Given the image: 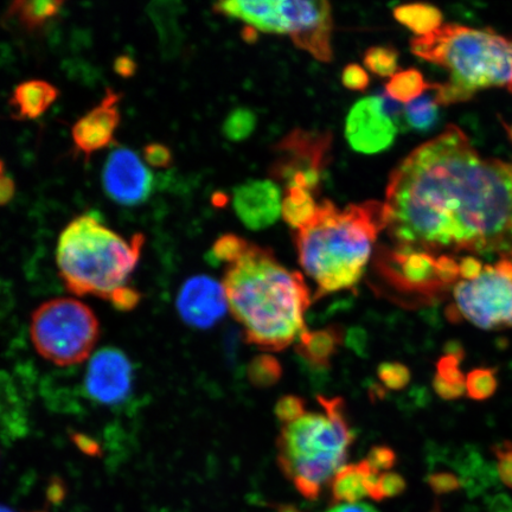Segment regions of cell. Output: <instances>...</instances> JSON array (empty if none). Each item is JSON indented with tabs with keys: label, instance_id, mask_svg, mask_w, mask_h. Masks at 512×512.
<instances>
[{
	"label": "cell",
	"instance_id": "1",
	"mask_svg": "<svg viewBox=\"0 0 512 512\" xmlns=\"http://www.w3.org/2000/svg\"><path fill=\"white\" fill-rule=\"evenodd\" d=\"M384 215L396 245L511 254L512 163L483 158L448 125L390 174Z\"/></svg>",
	"mask_w": 512,
	"mask_h": 512
},
{
	"label": "cell",
	"instance_id": "2",
	"mask_svg": "<svg viewBox=\"0 0 512 512\" xmlns=\"http://www.w3.org/2000/svg\"><path fill=\"white\" fill-rule=\"evenodd\" d=\"M228 305L249 344L281 351L306 331L311 294L303 275L287 270L268 248L249 245L223 279Z\"/></svg>",
	"mask_w": 512,
	"mask_h": 512
},
{
	"label": "cell",
	"instance_id": "3",
	"mask_svg": "<svg viewBox=\"0 0 512 512\" xmlns=\"http://www.w3.org/2000/svg\"><path fill=\"white\" fill-rule=\"evenodd\" d=\"M384 203L368 201L344 209L325 200L297 230L299 264L317 285V296L350 290L361 280L373 246L386 229Z\"/></svg>",
	"mask_w": 512,
	"mask_h": 512
},
{
	"label": "cell",
	"instance_id": "4",
	"mask_svg": "<svg viewBox=\"0 0 512 512\" xmlns=\"http://www.w3.org/2000/svg\"><path fill=\"white\" fill-rule=\"evenodd\" d=\"M145 236L125 239L102 223L95 213L82 214L67 224L57 242L56 262L64 286L76 296H93L119 311H132L142 293L128 285L142 256Z\"/></svg>",
	"mask_w": 512,
	"mask_h": 512
},
{
	"label": "cell",
	"instance_id": "5",
	"mask_svg": "<svg viewBox=\"0 0 512 512\" xmlns=\"http://www.w3.org/2000/svg\"><path fill=\"white\" fill-rule=\"evenodd\" d=\"M324 413H306L284 425L277 440L278 464L300 495L315 501L345 466L354 431L344 401L318 396Z\"/></svg>",
	"mask_w": 512,
	"mask_h": 512
},
{
	"label": "cell",
	"instance_id": "6",
	"mask_svg": "<svg viewBox=\"0 0 512 512\" xmlns=\"http://www.w3.org/2000/svg\"><path fill=\"white\" fill-rule=\"evenodd\" d=\"M411 50L420 59L450 72V81L476 93L499 87L512 93V41L492 29L446 24L416 36Z\"/></svg>",
	"mask_w": 512,
	"mask_h": 512
},
{
	"label": "cell",
	"instance_id": "7",
	"mask_svg": "<svg viewBox=\"0 0 512 512\" xmlns=\"http://www.w3.org/2000/svg\"><path fill=\"white\" fill-rule=\"evenodd\" d=\"M100 334L98 317L79 299H51L32 312V344L55 366L72 367L89 360Z\"/></svg>",
	"mask_w": 512,
	"mask_h": 512
},
{
	"label": "cell",
	"instance_id": "8",
	"mask_svg": "<svg viewBox=\"0 0 512 512\" xmlns=\"http://www.w3.org/2000/svg\"><path fill=\"white\" fill-rule=\"evenodd\" d=\"M331 152V132L296 128L275 145L270 175L285 189L299 188L317 194L331 162Z\"/></svg>",
	"mask_w": 512,
	"mask_h": 512
},
{
	"label": "cell",
	"instance_id": "9",
	"mask_svg": "<svg viewBox=\"0 0 512 512\" xmlns=\"http://www.w3.org/2000/svg\"><path fill=\"white\" fill-rule=\"evenodd\" d=\"M458 310L480 329L512 328V281L485 266L480 277L454 287Z\"/></svg>",
	"mask_w": 512,
	"mask_h": 512
},
{
	"label": "cell",
	"instance_id": "10",
	"mask_svg": "<svg viewBox=\"0 0 512 512\" xmlns=\"http://www.w3.org/2000/svg\"><path fill=\"white\" fill-rule=\"evenodd\" d=\"M376 267L390 286L408 296L428 300L447 290L439 279L437 258L424 248L407 245L381 247L377 252Z\"/></svg>",
	"mask_w": 512,
	"mask_h": 512
},
{
	"label": "cell",
	"instance_id": "11",
	"mask_svg": "<svg viewBox=\"0 0 512 512\" xmlns=\"http://www.w3.org/2000/svg\"><path fill=\"white\" fill-rule=\"evenodd\" d=\"M283 34L290 35L294 46L322 62L332 60V10L329 2H279Z\"/></svg>",
	"mask_w": 512,
	"mask_h": 512
},
{
	"label": "cell",
	"instance_id": "12",
	"mask_svg": "<svg viewBox=\"0 0 512 512\" xmlns=\"http://www.w3.org/2000/svg\"><path fill=\"white\" fill-rule=\"evenodd\" d=\"M102 185L113 202L124 207H138L151 197L155 178L136 152L119 147L106 160Z\"/></svg>",
	"mask_w": 512,
	"mask_h": 512
},
{
	"label": "cell",
	"instance_id": "13",
	"mask_svg": "<svg viewBox=\"0 0 512 512\" xmlns=\"http://www.w3.org/2000/svg\"><path fill=\"white\" fill-rule=\"evenodd\" d=\"M133 366L124 351L102 348L89 358L85 376L86 393L104 406H117L131 395Z\"/></svg>",
	"mask_w": 512,
	"mask_h": 512
},
{
	"label": "cell",
	"instance_id": "14",
	"mask_svg": "<svg viewBox=\"0 0 512 512\" xmlns=\"http://www.w3.org/2000/svg\"><path fill=\"white\" fill-rule=\"evenodd\" d=\"M398 125L384 113L377 96L362 99L352 107L345 126V136L352 149L374 155L394 143Z\"/></svg>",
	"mask_w": 512,
	"mask_h": 512
},
{
	"label": "cell",
	"instance_id": "15",
	"mask_svg": "<svg viewBox=\"0 0 512 512\" xmlns=\"http://www.w3.org/2000/svg\"><path fill=\"white\" fill-rule=\"evenodd\" d=\"M228 299L223 284L208 275H195L185 281L177 298V309L184 323L206 330L226 315Z\"/></svg>",
	"mask_w": 512,
	"mask_h": 512
},
{
	"label": "cell",
	"instance_id": "16",
	"mask_svg": "<svg viewBox=\"0 0 512 512\" xmlns=\"http://www.w3.org/2000/svg\"><path fill=\"white\" fill-rule=\"evenodd\" d=\"M121 95L108 88L104 98L83 115L72 127L76 152L89 158L115 142V133L121 123Z\"/></svg>",
	"mask_w": 512,
	"mask_h": 512
},
{
	"label": "cell",
	"instance_id": "17",
	"mask_svg": "<svg viewBox=\"0 0 512 512\" xmlns=\"http://www.w3.org/2000/svg\"><path fill=\"white\" fill-rule=\"evenodd\" d=\"M281 194L272 181H251L234 192V209L243 224L252 230L272 226L281 214Z\"/></svg>",
	"mask_w": 512,
	"mask_h": 512
},
{
	"label": "cell",
	"instance_id": "18",
	"mask_svg": "<svg viewBox=\"0 0 512 512\" xmlns=\"http://www.w3.org/2000/svg\"><path fill=\"white\" fill-rule=\"evenodd\" d=\"M60 89L44 80L19 83L12 92L10 107L16 120H35L46 114L59 99Z\"/></svg>",
	"mask_w": 512,
	"mask_h": 512
},
{
	"label": "cell",
	"instance_id": "19",
	"mask_svg": "<svg viewBox=\"0 0 512 512\" xmlns=\"http://www.w3.org/2000/svg\"><path fill=\"white\" fill-rule=\"evenodd\" d=\"M214 11L227 17L238 18L252 25L253 29L268 34H283V23L279 0L270 2H221L214 5Z\"/></svg>",
	"mask_w": 512,
	"mask_h": 512
},
{
	"label": "cell",
	"instance_id": "20",
	"mask_svg": "<svg viewBox=\"0 0 512 512\" xmlns=\"http://www.w3.org/2000/svg\"><path fill=\"white\" fill-rule=\"evenodd\" d=\"M344 332L339 325L316 331H305L298 339L296 350L310 366L329 368L332 357L343 343Z\"/></svg>",
	"mask_w": 512,
	"mask_h": 512
},
{
	"label": "cell",
	"instance_id": "21",
	"mask_svg": "<svg viewBox=\"0 0 512 512\" xmlns=\"http://www.w3.org/2000/svg\"><path fill=\"white\" fill-rule=\"evenodd\" d=\"M373 469L366 460L345 465L330 482L331 502L335 505L360 503L368 496L367 483Z\"/></svg>",
	"mask_w": 512,
	"mask_h": 512
},
{
	"label": "cell",
	"instance_id": "22",
	"mask_svg": "<svg viewBox=\"0 0 512 512\" xmlns=\"http://www.w3.org/2000/svg\"><path fill=\"white\" fill-rule=\"evenodd\" d=\"M61 0H17L9 6L6 17L16 19L29 32L46 29L61 14Z\"/></svg>",
	"mask_w": 512,
	"mask_h": 512
},
{
	"label": "cell",
	"instance_id": "23",
	"mask_svg": "<svg viewBox=\"0 0 512 512\" xmlns=\"http://www.w3.org/2000/svg\"><path fill=\"white\" fill-rule=\"evenodd\" d=\"M396 21L415 32L418 36H426L443 27V14L430 4H406L394 10Z\"/></svg>",
	"mask_w": 512,
	"mask_h": 512
},
{
	"label": "cell",
	"instance_id": "24",
	"mask_svg": "<svg viewBox=\"0 0 512 512\" xmlns=\"http://www.w3.org/2000/svg\"><path fill=\"white\" fill-rule=\"evenodd\" d=\"M318 204L311 192L299 189H285V197L281 203V214L288 226L297 230L309 223L316 215Z\"/></svg>",
	"mask_w": 512,
	"mask_h": 512
},
{
	"label": "cell",
	"instance_id": "25",
	"mask_svg": "<svg viewBox=\"0 0 512 512\" xmlns=\"http://www.w3.org/2000/svg\"><path fill=\"white\" fill-rule=\"evenodd\" d=\"M430 88V83L425 81L424 75L418 69H408L395 74L390 79L386 92L396 101L408 102L419 98L426 89Z\"/></svg>",
	"mask_w": 512,
	"mask_h": 512
},
{
	"label": "cell",
	"instance_id": "26",
	"mask_svg": "<svg viewBox=\"0 0 512 512\" xmlns=\"http://www.w3.org/2000/svg\"><path fill=\"white\" fill-rule=\"evenodd\" d=\"M439 105L434 95L424 94L409 102L405 108L406 124L418 132H427L437 124Z\"/></svg>",
	"mask_w": 512,
	"mask_h": 512
},
{
	"label": "cell",
	"instance_id": "27",
	"mask_svg": "<svg viewBox=\"0 0 512 512\" xmlns=\"http://www.w3.org/2000/svg\"><path fill=\"white\" fill-rule=\"evenodd\" d=\"M247 376L253 386L270 388L281 380L283 367L277 358L271 355H259L248 364Z\"/></svg>",
	"mask_w": 512,
	"mask_h": 512
},
{
	"label": "cell",
	"instance_id": "28",
	"mask_svg": "<svg viewBox=\"0 0 512 512\" xmlns=\"http://www.w3.org/2000/svg\"><path fill=\"white\" fill-rule=\"evenodd\" d=\"M251 242L240 238L238 235L226 234L220 236L209 252V262L213 265H221L226 262L228 266L238 261L246 253Z\"/></svg>",
	"mask_w": 512,
	"mask_h": 512
},
{
	"label": "cell",
	"instance_id": "29",
	"mask_svg": "<svg viewBox=\"0 0 512 512\" xmlns=\"http://www.w3.org/2000/svg\"><path fill=\"white\" fill-rule=\"evenodd\" d=\"M497 389V370L494 368H476L466 376V392L472 400H488Z\"/></svg>",
	"mask_w": 512,
	"mask_h": 512
},
{
	"label": "cell",
	"instance_id": "30",
	"mask_svg": "<svg viewBox=\"0 0 512 512\" xmlns=\"http://www.w3.org/2000/svg\"><path fill=\"white\" fill-rule=\"evenodd\" d=\"M256 128V115L248 108H236L228 114L222 126L224 137L242 142L251 137Z\"/></svg>",
	"mask_w": 512,
	"mask_h": 512
},
{
	"label": "cell",
	"instance_id": "31",
	"mask_svg": "<svg viewBox=\"0 0 512 512\" xmlns=\"http://www.w3.org/2000/svg\"><path fill=\"white\" fill-rule=\"evenodd\" d=\"M364 64L375 75L393 78L400 68L399 51L393 47H371L364 54Z\"/></svg>",
	"mask_w": 512,
	"mask_h": 512
},
{
	"label": "cell",
	"instance_id": "32",
	"mask_svg": "<svg viewBox=\"0 0 512 512\" xmlns=\"http://www.w3.org/2000/svg\"><path fill=\"white\" fill-rule=\"evenodd\" d=\"M377 375L384 386L392 390L405 389L411 382V370L399 362L382 363Z\"/></svg>",
	"mask_w": 512,
	"mask_h": 512
},
{
	"label": "cell",
	"instance_id": "33",
	"mask_svg": "<svg viewBox=\"0 0 512 512\" xmlns=\"http://www.w3.org/2000/svg\"><path fill=\"white\" fill-rule=\"evenodd\" d=\"M434 91V99L437 101L439 106H450L454 104H460V102H466L473 98V94L467 89L456 85V83L448 80L444 83H435L431 85Z\"/></svg>",
	"mask_w": 512,
	"mask_h": 512
},
{
	"label": "cell",
	"instance_id": "34",
	"mask_svg": "<svg viewBox=\"0 0 512 512\" xmlns=\"http://www.w3.org/2000/svg\"><path fill=\"white\" fill-rule=\"evenodd\" d=\"M464 360L463 357L454 354H445L440 357L437 363V374L439 379L446 383L456 384V386H466V377L460 370V363Z\"/></svg>",
	"mask_w": 512,
	"mask_h": 512
},
{
	"label": "cell",
	"instance_id": "35",
	"mask_svg": "<svg viewBox=\"0 0 512 512\" xmlns=\"http://www.w3.org/2000/svg\"><path fill=\"white\" fill-rule=\"evenodd\" d=\"M305 414V400L297 395L283 396L275 406V415L284 425L292 424Z\"/></svg>",
	"mask_w": 512,
	"mask_h": 512
},
{
	"label": "cell",
	"instance_id": "36",
	"mask_svg": "<svg viewBox=\"0 0 512 512\" xmlns=\"http://www.w3.org/2000/svg\"><path fill=\"white\" fill-rule=\"evenodd\" d=\"M145 162L153 168L168 169L174 164V153L162 143H150L143 150Z\"/></svg>",
	"mask_w": 512,
	"mask_h": 512
},
{
	"label": "cell",
	"instance_id": "37",
	"mask_svg": "<svg viewBox=\"0 0 512 512\" xmlns=\"http://www.w3.org/2000/svg\"><path fill=\"white\" fill-rule=\"evenodd\" d=\"M407 483L399 473L383 472L379 477V485H377V492H379V502L387 498H393L405 492Z\"/></svg>",
	"mask_w": 512,
	"mask_h": 512
},
{
	"label": "cell",
	"instance_id": "38",
	"mask_svg": "<svg viewBox=\"0 0 512 512\" xmlns=\"http://www.w3.org/2000/svg\"><path fill=\"white\" fill-rule=\"evenodd\" d=\"M497 471L502 482L512 489V441L505 440L494 446Z\"/></svg>",
	"mask_w": 512,
	"mask_h": 512
},
{
	"label": "cell",
	"instance_id": "39",
	"mask_svg": "<svg viewBox=\"0 0 512 512\" xmlns=\"http://www.w3.org/2000/svg\"><path fill=\"white\" fill-rule=\"evenodd\" d=\"M364 460L375 472L383 473L392 470L398 458L389 446H374Z\"/></svg>",
	"mask_w": 512,
	"mask_h": 512
},
{
	"label": "cell",
	"instance_id": "40",
	"mask_svg": "<svg viewBox=\"0 0 512 512\" xmlns=\"http://www.w3.org/2000/svg\"><path fill=\"white\" fill-rule=\"evenodd\" d=\"M342 82L350 91L363 92L369 86L370 78L366 70L356 63L348 64L342 74Z\"/></svg>",
	"mask_w": 512,
	"mask_h": 512
},
{
	"label": "cell",
	"instance_id": "41",
	"mask_svg": "<svg viewBox=\"0 0 512 512\" xmlns=\"http://www.w3.org/2000/svg\"><path fill=\"white\" fill-rule=\"evenodd\" d=\"M437 271L441 283L447 288L456 284L460 275L459 264L450 255L438 256Z\"/></svg>",
	"mask_w": 512,
	"mask_h": 512
},
{
	"label": "cell",
	"instance_id": "42",
	"mask_svg": "<svg viewBox=\"0 0 512 512\" xmlns=\"http://www.w3.org/2000/svg\"><path fill=\"white\" fill-rule=\"evenodd\" d=\"M427 482L435 494H448V492L458 490L460 486L458 478L447 472L433 473L428 476Z\"/></svg>",
	"mask_w": 512,
	"mask_h": 512
},
{
	"label": "cell",
	"instance_id": "43",
	"mask_svg": "<svg viewBox=\"0 0 512 512\" xmlns=\"http://www.w3.org/2000/svg\"><path fill=\"white\" fill-rule=\"evenodd\" d=\"M16 189L15 179L8 174L5 163L0 159V207L14 200Z\"/></svg>",
	"mask_w": 512,
	"mask_h": 512
},
{
	"label": "cell",
	"instance_id": "44",
	"mask_svg": "<svg viewBox=\"0 0 512 512\" xmlns=\"http://www.w3.org/2000/svg\"><path fill=\"white\" fill-rule=\"evenodd\" d=\"M433 388L435 393L444 400H456L462 398L466 392V386H456V384L446 383L439 379L438 376H434Z\"/></svg>",
	"mask_w": 512,
	"mask_h": 512
},
{
	"label": "cell",
	"instance_id": "45",
	"mask_svg": "<svg viewBox=\"0 0 512 512\" xmlns=\"http://www.w3.org/2000/svg\"><path fill=\"white\" fill-rule=\"evenodd\" d=\"M460 277L465 281H473L480 277L484 272L482 261L475 258V256H465L460 260L459 264Z\"/></svg>",
	"mask_w": 512,
	"mask_h": 512
},
{
	"label": "cell",
	"instance_id": "46",
	"mask_svg": "<svg viewBox=\"0 0 512 512\" xmlns=\"http://www.w3.org/2000/svg\"><path fill=\"white\" fill-rule=\"evenodd\" d=\"M113 69L120 78L131 79L138 72V63L131 56L120 55L114 60Z\"/></svg>",
	"mask_w": 512,
	"mask_h": 512
},
{
	"label": "cell",
	"instance_id": "47",
	"mask_svg": "<svg viewBox=\"0 0 512 512\" xmlns=\"http://www.w3.org/2000/svg\"><path fill=\"white\" fill-rule=\"evenodd\" d=\"M326 512H379L374 507H371L369 504L364 503H354V504H341L335 505L334 508H331Z\"/></svg>",
	"mask_w": 512,
	"mask_h": 512
},
{
	"label": "cell",
	"instance_id": "48",
	"mask_svg": "<svg viewBox=\"0 0 512 512\" xmlns=\"http://www.w3.org/2000/svg\"><path fill=\"white\" fill-rule=\"evenodd\" d=\"M66 497V489L64 485L59 482L51 483L48 488V501L50 503H61Z\"/></svg>",
	"mask_w": 512,
	"mask_h": 512
},
{
	"label": "cell",
	"instance_id": "49",
	"mask_svg": "<svg viewBox=\"0 0 512 512\" xmlns=\"http://www.w3.org/2000/svg\"><path fill=\"white\" fill-rule=\"evenodd\" d=\"M75 437L76 444L83 452L89 454V456H98L99 446H96L93 440L83 437V435H75Z\"/></svg>",
	"mask_w": 512,
	"mask_h": 512
},
{
	"label": "cell",
	"instance_id": "50",
	"mask_svg": "<svg viewBox=\"0 0 512 512\" xmlns=\"http://www.w3.org/2000/svg\"><path fill=\"white\" fill-rule=\"evenodd\" d=\"M494 268L501 277L512 281V261L503 258L497 262Z\"/></svg>",
	"mask_w": 512,
	"mask_h": 512
},
{
	"label": "cell",
	"instance_id": "51",
	"mask_svg": "<svg viewBox=\"0 0 512 512\" xmlns=\"http://www.w3.org/2000/svg\"><path fill=\"white\" fill-rule=\"evenodd\" d=\"M278 512H303L297 509L296 507H293L291 504H281L277 507Z\"/></svg>",
	"mask_w": 512,
	"mask_h": 512
},
{
	"label": "cell",
	"instance_id": "52",
	"mask_svg": "<svg viewBox=\"0 0 512 512\" xmlns=\"http://www.w3.org/2000/svg\"><path fill=\"white\" fill-rule=\"evenodd\" d=\"M502 124H503V126L505 128V131H507L508 137H509L510 142L512 144V124L508 125L507 123H505L504 120H502Z\"/></svg>",
	"mask_w": 512,
	"mask_h": 512
},
{
	"label": "cell",
	"instance_id": "53",
	"mask_svg": "<svg viewBox=\"0 0 512 512\" xmlns=\"http://www.w3.org/2000/svg\"><path fill=\"white\" fill-rule=\"evenodd\" d=\"M0 512H15L9 507H6V505L0 504Z\"/></svg>",
	"mask_w": 512,
	"mask_h": 512
},
{
	"label": "cell",
	"instance_id": "54",
	"mask_svg": "<svg viewBox=\"0 0 512 512\" xmlns=\"http://www.w3.org/2000/svg\"><path fill=\"white\" fill-rule=\"evenodd\" d=\"M432 512H440L438 509L433 510Z\"/></svg>",
	"mask_w": 512,
	"mask_h": 512
},
{
	"label": "cell",
	"instance_id": "55",
	"mask_svg": "<svg viewBox=\"0 0 512 512\" xmlns=\"http://www.w3.org/2000/svg\"><path fill=\"white\" fill-rule=\"evenodd\" d=\"M35 512H47V511H35Z\"/></svg>",
	"mask_w": 512,
	"mask_h": 512
},
{
	"label": "cell",
	"instance_id": "56",
	"mask_svg": "<svg viewBox=\"0 0 512 512\" xmlns=\"http://www.w3.org/2000/svg\"><path fill=\"white\" fill-rule=\"evenodd\" d=\"M511 258H512V252H511Z\"/></svg>",
	"mask_w": 512,
	"mask_h": 512
}]
</instances>
